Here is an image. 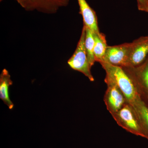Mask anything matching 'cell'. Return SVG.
I'll use <instances>...</instances> for the list:
<instances>
[{
    "mask_svg": "<svg viewBox=\"0 0 148 148\" xmlns=\"http://www.w3.org/2000/svg\"><path fill=\"white\" fill-rule=\"evenodd\" d=\"M112 116L117 123L127 132L146 138L135 110L129 103H126Z\"/></svg>",
    "mask_w": 148,
    "mask_h": 148,
    "instance_id": "2",
    "label": "cell"
},
{
    "mask_svg": "<svg viewBox=\"0 0 148 148\" xmlns=\"http://www.w3.org/2000/svg\"><path fill=\"white\" fill-rule=\"evenodd\" d=\"M12 83L8 71L4 69L0 75V98L10 110H12L14 106L10 98L9 92V88Z\"/></svg>",
    "mask_w": 148,
    "mask_h": 148,
    "instance_id": "10",
    "label": "cell"
},
{
    "mask_svg": "<svg viewBox=\"0 0 148 148\" xmlns=\"http://www.w3.org/2000/svg\"><path fill=\"white\" fill-rule=\"evenodd\" d=\"M148 56V36H142L134 40L131 42L127 67L139 66Z\"/></svg>",
    "mask_w": 148,
    "mask_h": 148,
    "instance_id": "7",
    "label": "cell"
},
{
    "mask_svg": "<svg viewBox=\"0 0 148 148\" xmlns=\"http://www.w3.org/2000/svg\"><path fill=\"white\" fill-rule=\"evenodd\" d=\"M137 2L139 10L148 12V0H137Z\"/></svg>",
    "mask_w": 148,
    "mask_h": 148,
    "instance_id": "15",
    "label": "cell"
},
{
    "mask_svg": "<svg viewBox=\"0 0 148 148\" xmlns=\"http://www.w3.org/2000/svg\"><path fill=\"white\" fill-rule=\"evenodd\" d=\"M95 45L94 54L95 62L100 63L103 61L108 45H107L106 36L104 34L93 33Z\"/></svg>",
    "mask_w": 148,
    "mask_h": 148,
    "instance_id": "11",
    "label": "cell"
},
{
    "mask_svg": "<svg viewBox=\"0 0 148 148\" xmlns=\"http://www.w3.org/2000/svg\"><path fill=\"white\" fill-rule=\"evenodd\" d=\"M130 46L131 42L108 46L102 62L121 68L127 67Z\"/></svg>",
    "mask_w": 148,
    "mask_h": 148,
    "instance_id": "6",
    "label": "cell"
},
{
    "mask_svg": "<svg viewBox=\"0 0 148 148\" xmlns=\"http://www.w3.org/2000/svg\"><path fill=\"white\" fill-rule=\"evenodd\" d=\"M3 0H0V1H3Z\"/></svg>",
    "mask_w": 148,
    "mask_h": 148,
    "instance_id": "16",
    "label": "cell"
},
{
    "mask_svg": "<svg viewBox=\"0 0 148 148\" xmlns=\"http://www.w3.org/2000/svg\"><path fill=\"white\" fill-rule=\"evenodd\" d=\"M69 0H34L33 10L47 14L56 12L60 8L68 5Z\"/></svg>",
    "mask_w": 148,
    "mask_h": 148,
    "instance_id": "9",
    "label": "cell"
},
{
    "mask_svg": "<svg viewBox=\"0 0 148 148\" xmlns=\"http://www.w3.org/2000/svg\"><path fill=\"white\" fill-rule=\"evenodd\" d=\"M105 82L107 88L104 95V101L107 110L112 115L128 103L121 90L110 78L106 76Z\"/></svg>",
    "mask_w": 148,
    "mask_h": 148,
    "instance_id": "5",
    "label": "cell"
},
{
    "mask_svg": "<svg viewBox=\"0 0 148 148\" xmlns=\"http://www.w3.org/2000/svg\"><path fill=\"white\" fill-rule=\"evenodd\" d=\"M144 132L148 140V107L141 99L132 106Z\"/></svg>",
    "mask_w": 148,
    "mask_h": 148,
    "instance_id": "12",
    "label": "cell"
},
{
    "mask_svg": "<svg viewBox=\"0 0 148 148\" xmlns=\"http://www.w3.org/2000/svg\"><path fill=\"white\" fill-rule=\"evenodd\" d=\"M86 28L83 27L81 35L75 52L68 61L69 66L73 70L82 73L91 82L94 81L85 45Z\"/></svg>",
    "mask_w": 148,
    "mask_h": 148,
    "instance_id": "3",
    "label": "cell"
},
{
    "mask_svg": "<svg viewBox=\"0 0 148 148\" xmlns=\"http://www.w3.org/2000/svg\"><path fill=\"white\" fill-rule=\"evenodd\" d=\"M24 9L27 11L33 10L34 0H15Z\"/></svg>",
    "mask_w": 148,
    "mask_h": 148,
    "instance_id": "14",
    "label": "cell"
},
{
    "mask_svg": "<svg viewBox=\"0 0 148 148\" xmlns=\"http://www.w3.org/2000/svg\"><path fill=\"white\" fill-rule=\"evenodd\" d=\"M122 68L132 80L140 99L148 107V56L139 66Z\"/></svg>",
    "mask_w": 148,
    "mask_h": 148,
    "instance_id": "4",
    "label": "cell"
},
{
    "mask_svg": "<svg viewBox=\"0 0 148 148\" xmlns=\"http://www.w3.org/2000/svg\"><path fill=\"white\" fill-rule=\"evenodd\" d=\"M85 27L86 28L85 40L86 50L87 53L88 62L90 64V67H92L95 62L94 54V45H95L94 35H93V32L90 29H88L85 26Z\"/></svg>",
    "mask_w": 148,
    "mask_h": 148,
    "instance_id": "13",
    "label": "cell"
},
{
    "mask_svg": "<svg viewBox=\"0 0 148 148\" xmlns=\"http://www.w3.org/2000/svg\"><path fill=\"white\" fill-rule=\"evenodd\" d=\"M77 1L79 7V13L83 19L84 25L93 33L100 34L98 18L95 11L90 7L86 0H77Z\"/></svg>",
    "mask_w": 148,
    "mask_h": 148,
    "instance_id": "8",
    "label": "cell"
},
{
    "mask_svg": "<svg viewBox=\"0 0 148 148\" xmlns=\"http://www.w3.org/2000/svg\"><path fill=\"white\" fill-rule=\"evenodd\" d=\"M108 77L120 89L127 103L133 106L140 98L134 83L123 68L108 63H100Z\"/></svg>",
    "mask_w": 148,
    "mask_h": 148,
    "instance_id": "1",
    "label": "cell"
}]
</instances>
